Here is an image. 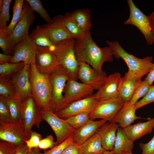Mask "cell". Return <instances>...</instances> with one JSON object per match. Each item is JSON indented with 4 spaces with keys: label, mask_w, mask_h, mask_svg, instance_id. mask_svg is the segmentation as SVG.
<instances>
[{
    "label": "cell",
    "mask_w": 154,
    "mask_h": 154,
    "mask_svg": "<svg viewBox=\"0 0 154 154\" xmlns=\"http://www.w3.org/2000/svg\"><path fill=\"white\" fill-rule=\"evenodd\" d=\"M74 49L78 62L91 65L96 70L102 71L103 64L112 62L114 56L109 46L100 47L94 41L90 31L87 32L82 38L76 40Z\"/></svg>",
    "instance_id": "obj_1"
},
{
    "label": "cell",
    "mask_w": 154,
    "mask_h": 154,
    "mask_svg": "<svg viewBox=\"0 0 154 154\" xmlns=\"http://www.w3.org/2000/svg\"><path fill=\"white\" fill-rule=\"evenodd\" d=\"M29 74L32 96L41 111H51V85L49 76L40 72L35 64H31Z\"/></svg>",
    "instance_id": "obj_2"
},
{
    "label": "cell",
    "mask_w": 154,
    "mask_h": 154,
    "mask_svg": "<svg viewBox=\"0 0 154 154\" xmlns=\"http://www.w3.org/2000/svg\"><path fill=\"white\" fill-rule=\"evenodd\" d=\"M108 46L112 49L114 56L117 59H123L128 68V71L133 75L142 78L147 74L153 66L152 56H146L143 58H137L125 51L118 40L106 41Z\"/></svg>",
    "instance_id": "obj_3"
},
{
    "label": "cell",
    "mask_w": 154,
    "mask_h": 154,
    "mask_svg": "<svg viewBox=\"0 0 154 154\" xmlns=\"http://www.w3.org/2000/svg\"><path fill=\"white\" fill-rule=\"evenodd\" d=\"M75 40L72 38L62 41L55 45L53 51L59 65L66 71L70 78L77 80L79 62L74 49Z\"/></svg>",
    "instance_id": "obj_4"
},
{
    "label": "cell",
    "mask_w": 154,
    "mask_h": 154,
    "mask_svg": "<svg viewBox=\"0 0 154 154\" xmlns=\"http://www.w3.org/2000/svg\"><path fill=\"white\" fill-rule=\"evenodd\" d=\"M49 78L52 88L51 111L56 114L68 106L63 93L70 77L65 69L60 65L50 74Z\"/></svg>",
    "instance_id": "obj_5"
},
{
    "label": "cell",
    "mask_w": 154,
    "mask_h": 154,
    "mask_svg": "<svg viewBox=\"0 0 154 154\" xmlns=\"http://www.w3.org/2000/svg\"><path fill=\"white\" fill-rule=\"evenodd\" d=\"M44 120L40 110L32 96L23 102L21 114L20 123L30 137L33 125L39 128L41 122Z\"/></svg>",
    "instance_id": "obj_6"
},
{
    "label": "cell",
    "mask_w": 154,
    "mask_h": 154,
    "mask_svg": "<svg viewBox=\"0 0 154 154\" xmlns=\"http://www.w3.org/2000/svg\"><path fill=\"white\" fill-rule=\"evenodd\" d=\"M127 2L129 9V15L124 24L135 26L144 35L148 44L154 43V34L152 31L148 16L136 6L132 0H128Z\"/></svg>",
    "instance_id": "obj_7"
},
{
    "label": "cell",
    "mask_w": 154,
    "mask_h": 154,
    "mask_svg": "<svg viewBox=\"0 0 154 154\" xmlns=\"http://www.w3.org/2000/svg\"><path fill=\"white\" fill-rule=\"evenodd\" d=\"M29 138L21 123L12 120L0 122V140L18 146L25 144Z\"/></svg>",
    "instance_id": "obj_8"
},
{
    "label": "cell",
    "mask_w": 154,
    "mask_h": 154,
    "mask_svg": "<svg viewBox=\"0 0 154 154\" xmlns=\"http://www.w3.org/2000/svg\"><path fill=\"white\" fill-rule=\"evenodd\" d=\"M40 111L44 120L48 124L55 133L56 139V146L73 135L76 131L64 119L60 117L52 111Z\"/></svg>",
    "instance_id": "obj_9"
},
{
    "label": "cell",
    "mask_w": 154,
    "mask_h": 154,
    "mask_svg": "<svg viewBox=\"0 0 154 154\" xmlns=\"http://www.w3.org/2000/svg\"><path fill=\"white\" fill-rule=\"evenodd\" d=\"M125 103L119 97L99 101L93 111L89 114L90 119H99L112 122Z\"/></svg>",
    "instance_id": "obj_10"
},
{
    "label": "cell",
    "mask_w": 154,
    "mask_h": 154,
    "mask_svg": "<svg viewBox=\"0 0 154 154\" xmlns=\"http://www.w3.org/2000/svg\"><path fill=\"white\" fill-rule=\"evenodd\" d=\"M23 14L11 35L9 37L14 49L20 41L29 35V28L35 21L36 17L34 11L26 0L24 2Z\"/></svg>",
    "instance_id": "obj_11"
},
{
    "label": "cell",
    "mask_w": 154,
    "mask_h": 154,
    "mask_svg": "<svg viewBox=\"0 0 154 154\" xmlns=\"http://www.w3.org/2000/svg\"><path fill=\"white\" fill-rule=\"evenodd\" d=\"M36 50V45L29 35L15 46L11 63L35 64Z\"/></svg>",
    "instance_id": "obj_12"
},
{
    "label": "cell",
    "mask_w": 154,
    "mask_h": 154,
    "mask_svg": "<svg viewBox=\"0 0 154 154\" xmlns=\"http://www.w3.org/2000/svg\"><path fill=\"white\" fill-rule=\"evenodd\" d=\"M107 76L102 70L99 71L92 68L85 62H79L77 72V78L82 83L88 85L94 90H98L102 87Z\"/></svg>",
    "instance_id": "obj_13"
},
{
    "label": "cell",
    "mask_w": 154,
    "mask_h": 154,
    "mask_svg": "<svg viewBox=\"0 0 154 154\" xmlns=\"http://www.w3.org/2000/svg\"><path fill=\"white\" fill-rule=\"evenodd\" d=\"M35 64L40 72L48 76L60 66L53 50L37 46Z\"/></svg>",
    "instance_id": "obj_14"
},
{
    "label": "cell",
    "mask_w": 154,
    "mask_h": 154,
    "mask_svg": "<svg viewBox=\"0 0 154 154\" xmlns=\"http://www.w3.org/2000/svg\"><path fill=\"white\" fill-rule=\"evenodd\" d=\"M99 101L92 95L71 103L65 108L55 114L64 119L82 113L89 114L95 109Z\"/></svg>",
    "instance_id": "obj_15"
},
{
    "label": "cell",
    "mask_w": 154,
    "mask_h": 154,
    "mask_svg": "<svg viewBox=\"0 0 154 154\" xmlns=\"http://www.w3.org/2000/svg\"><path fill=\"white\" fill-rule=\"evenodd\" d=\"M64 15H57L50 23H46L41 27L55 46L64 40L74 38L66 28L64 22Z\"/></svg>",
    "instance_id": "obj_16"
},
{
    "label": "cell",
    "mask_w": 154,
    "mask_h": 154,
    "mask_svg": "<svg viewBox=\"0 0 154 154\" xmlns=\"http://www.w3.org/2000/svg\"><path fill=\"white\" fill-rule=\"evenodd\" d=\"M94 90L88 85L69 78L65 86L64 96L68 105L73 102L93 95Z\"/></svg>",
    "instance_id": "obj_17"
},
{
    "label": "cell",
    "mask_w": 154,
    "mask_h": 154,
    "mask_svg": "<svg viewBox=\"0 0 154 154\" xmlns=\"http://www.w3.org/2000/svg\"><path fill=\"white\" fill-rule=\"evenodd\" d=\"M31 64H25L11 77L16 94L23 102L32 96L29 70Z\"/></svg>",
    "instance_id": "obj_18"
},
{
    "label": "cell",
    "mask_w": 154,
    "mask_h": 154,
    "mask_svg": "<svg viewBox=\"0 0 154 154\" xmlns=\"http://www.w3.org/2000/svg\"><path fill=\"white\" fill-rule=\"evenodd\" d=\"M121 77L118 72L110 74L100 88L92 96L99 101L120 97L119 86Z\"/></svg>",
    "instance_id": "obj_19"
},
{
    "label": "cell",
    "mask_w": 154,
    "mask_h": 154,
    "mask_svg": "<svg viewBox=\"0 0 154 154\" xmlns=\"http://www.w3.org/2000/svg\"><path fill=\"white\" fill-rule=\"evenodd\" d=\"M141 79L128 71L121 77L119 86V95L124 103L130 102L134 91L141 82Z\"/></svg>",
    "instance_id": "obj_20"
},
{
    "label": "cell",
    "mask_w": 154,
    "mask_h": 154,
    "mask_svg": "<svg viewBox=\"0 0 154 154\" xmlns=\"http://www.w3.org/2000/svg\"><path fill=\"white\" fill-rule=\"evenodd\" d=\"M107 121L103 119L94 121L90 119L86 124L75 131L72 136L73 142L80 145L96 133L98 129Z\"/></svg>",
    "instance_id": "obj_21"
},
{
    "label": "cell",
    "mask_w": 154,
    "mask_h": 154,
    "mask_svg": "<svg viewBox=\"0 0 154 154\" xmlns=\"http://www.w3.org/2000/svg\"><path fill=\"white\" fill-rule=\"evenodd\" d=\"M119 127L116 123L107 121L102 125L98 130L96 133L100 135L103 148L107 151L113 150L116 135Z\"/></svg>",
    "instance_id": "obj_22"
},
{
    "label": "cell",
    "mask_w": 154,
    "mask_h": 154,
    "mask_svg": "<svg viewBox=\"0 0 154 154\" xmlns=\"http://www.w3.org/2000/svg\"><path fill=\"white\" fill-rule=\"evenodd\" d=\"M137 110L135 105L131 104L129 102L125 103L112 122L117 123L119 127L125 128L131 125L135 120L143 119L136 115Z\"/></svg>",
    "instance_id": "obj_23"
},
{
    "label": "cell",
    "mask_w": 154,
    "mask_h": 154,
    "mask_svg": "<svg viewBox=\"0 0 154 154\" xmlns=\"http://www.w3.org/2000/svg\"><path fill=\"white\" fill-rule=\"evenodd\" d=\"M145 122H139L123 129L127 137L132 141L152 133L154 129V118Z\"/></svg>",
    "instance_id": "obj_24"
},
{
    "label": "cell",
    "mask_w": 154,
    "mask_h": 154,
    "mask_svg": "<svg viewBox=\"0 0 154 154\" xmlns=\"http://www.w3.org/2000/svg\"><path fill=\"white\" fill-rule=\"evenodd\" d=\"M134 148L133 142L131 140L124 132L123 128L119 127L113 151L115 154H126L132 153Z\"/></svg>",
    "instance_id": "obj_25"
},
{
    "label": "cell",
    "mask_w": 154,
    "mask_h": 154,
    "mask_svg": "<svg viewBox=\"0 0 154 154\" xmlns=\"http://www.w3.org/2000/svg\"><path fill=\"white\" fill-rule=\"evenodd\" d=\"M79 147L82 154H102L105 151L102 146L101 138L96 133Z\"/></svg>",
    "instance_id": "obj_26"
},
{
    "label": "cell",
    "mask_w": 154,
    "mask_h": 154,
    "mask_svg": "<svg viewBox=\"0 0 154 154\" xmlns=\"http://www.w3.org/2000/svg\"><path fill=\"white\" fill-rule=\"evenodd\" d=\"M29 36L37 46L48 48L54 50L55 46L51 42L41 27L37 26L29 34Z\"/></svg>",
    "instance_id": "obj_27"
},
{
    "label": "cell",
    "mask_w": 154,
    "mask_h": 154,
    "mask_svg": "<svg viewBox=\"0 0 154 154\" xmlns=\"http://www.w3.org/2000/svg\"><path fill=\"white\" fill-rule=\"evenodd\" d=\"M72 12L75 20L80 28L86 33L90 31L92 26L90 10L85 8L76 10Z\"/></svg>",
    "instance_id": "obj_28"
},
{
    "label": "cell",
    "mask_w": 154,
    "mask_h": 154,
    "mask_svg": "<svg viewBox=\"0 0 154 154\" xmlns=\"http://www.w3.org/2000/svg\"><path fill=\"white\" fill-rule=\"evenodd\" d=\"M64 22L67 30L76 40L82 38L86 33L83 31L79 26L72 12L65 13Z\"/></svg>",
    "instance_id": "obj_29"
},
{
    "label": "cell",
    "mask_w": 154,
    "mask_h": 154,
    "mask_svg": "<svg viewBox=\"0 0 154 154\" xmlns=\"http://www.w3.org/2000/svg\"><path fill=\"white\" fill-rule=\"evenodd\" d=\"M6 99L12 120L20 123L21 111L23 102L22 99L17 95Z\"/></svg>",
    "instance_id": "obj_30"
},
{
    "label": "cell",
    "mask_w": 154,
    "mask_h": 154,
    "mask_svg": "<svg viewBox=\"0 0 154 154\" xmlns=\"http://www.w3.org/2000/svg\"><path fill=\"white\" fill-rule=\"evenodd\" d=\"M16 95L11 76L0 77V96L8 98Z\"/></svg>",
    "instance_id": "obj_31"
},
{
    "label": "cell",
    "mask_w": 154,
    "mask_h": 154,
    "mask_svg": "<svg viewBox=\"0 0 154 154\" xmlns=\"http://www.w3.org/2000/svg\"><path fill=\"white\" fill-rule=\"evenodd\" d=\"M25 65L23 62L0 64V77L11 76L21 70Z\"/></svg>",
    "instance_id": "obj_32"
},
{
    "label": "cell",
    "mask_w": 154,
    "mask_h": 154,
    "mask_svg": "<svg viewBox=\"0 0 154 154\" xmlns=\"http://www.w3.org/2000/svg\"><path fill=\"white\" fill-rule=\"evenodd\" d=\"M33 11L38 13L47 23L52 21V19L47 11L43 7L41 1L40 0H26Z\"/></svg>",
    "instance_id": "obj_33"
},
{
    "label": "cell",
    "mask_w": 154,
    "mask_h": 154,
    "mask_svg": "<svg viewBox=\"0 0 154 154\" xmlns=\"http://www.w3.org/2000/svg\"><path fill=\"white\" fill-rule=\"evenodd\" d=\"M65 119L70 125L76 130L86 124L90 119L88 114L82 113L70 117Z\"/></svg>",
    "instance_id": "obj_34"
},
{
    "label": "cell",
    "mask_w": 154,
    "mask_h": 154,
    "mask_svg": "<svg viewBox=\"0 0 154 154\" xmlns=\"http://www.w3.org/2000/svg\"><path fill=\"white\" fill-rule=\"evenodd\" d=\"M12 0H4L3 6L0 14V28L5 34L7 27V23L9 22L10 15L9 9Z\"/></svg>",
    "instance_id": "obj_35"
},
{
    "label": "cell",
    "mask_w": 154,
    "mask_h": 154,
    "mask_svg": "<svg viewBox=\"0 0 154 154\" xmlns=\"http://www.w3.org/2000/svg\"><path fill=\"white\" fill-rule=\"evenodd\" d=\"M150 86L144 80L142 81L134 91L129 102L130 103L132 104L135 105L139 99L143 97L145 95Z\"/></svg>",
    "instance_id": "obj_36"
},
{
    "label": "cell",
    "mask_w": 154,
    "mask_h": 154,
    "mask_svg": "<svg viewBox=\"0 0 154 154\" xmlns=\"http://www.w3.org/2000/svg\"><path fill=\"white\" fill-rule=\"evenodd\" d=\"M12 120L11 115L6 98L0 96V122Z\"/></svg>",
    "instance_id": "obj_37"
},
{
    "label": "cell",
    "mask_w": 154,
    "mask_h": 154,
    "mask_svg": "<svg viewBox=\"0 0 154 154\" xmlns=\"http://www.w3.org/2000/svg\"><path fill=\"white\" fill-rule=\"evenodd\" d=\"M0 47L4 54H13V48L9 37L5 35L1 28H0Z\"/></svg>",
    "instance_id": "obj_38"
},
{
    "label": "cell",
    "mask_w": 154,
    "mask_h": 154,
    "mask_svg": "<svg viewBox=\"0 0 154 154\" xmlns=\"http://www.w3.org/2000/svg\"><path fill=\"white\" fill-rule=\"evenodd\" d=\"M72 136L67 138L60 144L55 146L48 151L39 154H61L65 149L73 141Z\"/></svg>",
    "instance_id": "obj_39"
},
{
    "label": "cell",
    "mask_w": 154,
    "mask_h": 154,
    "mask_svg": "<svg viewBox=\"0 0 154 154\" xmlns=\"http://www.w3.org/2000/svg\"><path fill=\"white\" fill-rule=\"evenodd\" d=\"M154 102V85H152L145 95L135 105L137 109L151 103Z\"/></svg>",
    "instance_id": "obj_40"
},
{
    "label": "cell",
    "mask_w": 154,
    "mask_h": 154,
    "mask_svg": "<svg viewBox=\"0 0 154 154\" xmlns=\"http://www.w3.org/2000/svg\"><path fill=\"white\" fill-rule=\"evenodd\" d=\"M42 139L41 135L32 131L29 138L26 141V144L29 149L37 148Z\"/></svg>",
    "instance_id": "obj_41"
},
{
    "label": "cell",
    "mask_w": 154,
    "mask_h": 154,
    "mask_svg": "<svg viewBox=\"0 0 154 154\" xmlns=\"http://www.w3.org/2000/svg\"><path fill=\"white\" fill-rule=\"evenodd\" d=\"M56 146V142L53 136L51 135H49L40 141L38 148L39 149H52Z\"/></svg>",
    "instance_id": "obj_42"
},
{
    "label": "cell",
    "mask_w": 154,
    "mask_h": 154,
    "mask_svg": "<svg viewBox=\"0 0 154 154\" xmlns=\"http://www.w3.org/2000/svg\"><path fill=\"white\" fill-rule=\"evenodd\" d=\"M16 145L0 140V154H15Z\"/></svg>",
    "instance_id": "obj_43"
},
{
    "label": "cell",
    "mask_w": 154,
    "mask_h": 154,
    "mask_svg": "<svg viewBox=\"0 0 154 154\" xmlns=\"http://www.w3.org/2000/svg\"><path fill=\"white\" fill-rule=\"evenodd\" d=\"M139 146L142 151L141 154H154V135L147 143H140Z\"/></svg>",
    "instance_id": "obj_44"
},
{
    "label": "cell",
    "mask_w": 154,
    "mask_h": 154,
    "mask_svg": "<svg viewBox=\"0 0 154 154\" xmlns=\"http://www.w3.org/2000/svg\"><path fill=\"white\" fill-rule=\"evenodd\" d=\"M24 13L19 15L13 16L11 21L9 24L7 26L5 34L7 36L10 37L12 35L15 28L17 23L21 18Z\"/></svg>",
    "instance_id": "obj_45"
},
{
    "label": "cell",
    "mask_w": 154,
    "mask_h": 154,
    "mask_svg": "<svg viewBox=\"0 0 154 154\" xmlns=\"http://www.w3.org/2000/svg\"><path fill=\"white\" fill-rule=\"evenodd\" d=\"M61 154H82L79 145L74 142L69 145Z\"/></svg>",
    "instance_id": "obj_46"
},
{
    "label": "cell",
    "mask_w": 154,
    "mask_h": 154,
    "mask_svg": "<svg viewBox=\"0 0 154 154\" xmlns=\"http://www.w3.org/2000/svg\"><path fill=\"white\" fill-rule=\"evenodd\" d=\"M25 1L24 0H16L13 8V16H18L21 14L23 11Z\"/></svg>",
    "instance_id": "obj_47"
},
{
    "label": "cell",
    "mask_w": 154,
    "mask_h": 154,
    "mask_svg": "<svg viewBox=\"0 0 154 154\" xmlns=\"http://www.w3.org/2000/svg\"><path fill=\"white\" fill-rule=\"evenodd\" d=\"M144 80L149 85H153L154 82V64Z\"/></svg>",
    "instance_id": "obj_48"
},
{
    "label": "cell",
    "mask_w": 154,
    "mask_h": 154,
    "mask_svg": "<svg viewBox=\"0 0 154 154\" xmlns=\"http://www.w3.org/2000/svg\"><path fill=\"white\" fill-rule=\"evenodd\" d=\"M12 55L0 53V64H4L11 63Z\"/></svg>",
    "instance_id": "obj_49"
},
{
    "label": "cell",
    "mask_w": 154,
    "mask_h": 154,
    "mask_svg": "<svg viewBox=\"0 0 154 154\" xmlns=\"http://www.w3.org/2000/svg\"><path fill=\"white\" fill-rule=\"evenodd\" d=\"M29 150L26 144L17 146L15 154H27Z\"/></svg>",
    "instance_id": "obj_50"
},
{
    "label": "cell",
    "mask_w": 154,
    "mask_h": 154,
    "mask_svg": "<svg viewBox=\"0 0 154 154\" xmlns=\"http://www.w3.org/2000/svg\"><path fill=\"white\" fill-rule=\"evenodd\" d=\"M148 17L152 31L154 34V10L153 12L148 16Z\"/></svg>",
    "instance_id": "obj_51"
},
{
    "label": "cell",
    "mask_w": 154,
    "mask_h": 154,
    "mask_svg": "<svg viewBox=\"0 0 154 154\" xmlns=\"http://www.w3.org/2000/svg\"><path fill=\"white\" fill-rule=\"evenodd\" d=\"M38 148L29 149L27 154H39L40 153Z\"/></svg>",
    "instance_id": "obj_52"
},
{
    "label": "cell",
    "mask_w": 154,
    "mask_h": 154,
    "mask_svg": "<svg viewBox=\"0 0 154 154\" xmlns=\"http://www.w3.org/2000/svg\"><path fill=\"white\" fill-rule=\"evenodd\" d=\"M102 154H115L113 151L105 150L104 152Z\"/></svg>",
    "instance_id": "obj_53"
},
{
    "label": "cell",
    "mask_w": 154,
    "mask_h": 154,
    "mask_svg": "<svg viewBox=\"0 0 154 154\" xmlns=\"http://www.w3.org/2000/svg\"><path fill=\"white\" fill-rule=\"evenodd\" d=\"M4 0H0V11H1L3 4Z\"/></svg>",
    "instance_id": "obj_54"
},
{
    "label": "cell",
    "mask_w": 154,
    "mask_h": 154,
    "mask_svg": "<svg viewBox=\"0 0 154 154\" xmlns=\"http://www.w3.org/2000/svg\"><path fill=\"white\" fill-rule=\"evenodd\" d=\"M126 154H133L132 153H127Z\"/></svg>",
    "instance_id": "obj_55"
}]
</instances>
